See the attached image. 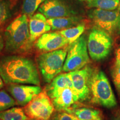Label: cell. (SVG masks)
Listing matches in <instances>:
<instances>
[{"instance_id":"8992f818","label":"cell","mask_w":120,"mask_h":120,"mask_svg":"<svg viewBox=\"0 0 120 120\" xmlns=\"http://www.w3.org/2000/svg\"><path fill=\"white\" fill-rule=\"evenodd\" d=\"M112 37L100 28H94L88 35L87 49L89 56L95 61H101L109 56L112 47Z\"/></svg>"},{"instance_id":"d6986e66","label":"cell","mask_w":120,"mask_h":120,"mask_svg":"<svg viewBox=\"0 0 120 120\" xmlns=\"http://www.w3.org/2000/svg\"><path fill=\"white\" fill-rule=\"evenodd\" d=\"M86 3L90 8L115 10L117 8L120 0H80Z\"/></svg>"},{"instance_id":"7c38bea8","label":"cell","mask_w":120,"mask_h":120,"mask_svg":"<svg viewBox=\"0 0 120 120\" xmlns=\"http://www.w3.org/2000/svg\"><path fill=\"white\" fill-rule=\"evenodd\" d=\"M69 45L66 39L59 32L45 33L37 39L35 47L40 51L51 52Z\"/></svg>"},{"instance_id":"4fadbf2b","label":"cell","mask_w":120,"mask_h":120,"mask_svg":"<svg viewBox=\"0 0 120 120\" xmlns=\"http://www.w3.org/2000/svg\"><path fill=\"white\" fill-rule=\"evenodd\" d=\"M51 100L57 111H68L76 102L79 101L74 90L69 87L63 89Z\"/></svg>"},{"instance_id":"484cf974","label":"cell","mask_w":120,"mask_h":120,"mask_svg":"<svg viewBox=\"0 0 120 120\" xmlns=\"http://www.w3.org/2000/svg\"><path fill=\"white\" fill-rule=\"evenodd\" d=\"M4 46H5V41H4V33H3L2 30L0 28V53L2 51Z\"/></svg>"},{"instance_id":"603a6c76","label":"cell","mask_w":120,"mask_h":120,"mask_svg":"<svg viewBox=\"0 0 120 120\" xmlns=\"http://www.w3.org/2000/svg\"><path fill=\"white\" fill-rule=\"evenodd\" d=\"M111 73L114 85L120 94V65L115 62L112 67Z\"/></svg>"},{"instance_id":"9a60e30c","label":"cell","mask_w":120,"mask_h":120,"mask_svg":"<svg viewBox=\"0 0 120 120\" xmlns=\"http://www.w3.org/2000/svg\"><path fill=\"white\" fill-rule=\"evenodd\" d=\"M67 87L73 89L72 82L69 72L58 75L52 79L45 90L49 98L51 99L56 96L63 89Z\"/></svg>"},{"instance_id":"d4e9b609","label":"cell","mask_w":120,"mask_h":120,"mask_svg":"<svg viewBox=\"0 0 120 120\" xmlns=\"http://www.w3.org/2000/svg\"><path fill=\"white\" fill-rule=\"evenodd\" d=\"M73 115L67 111H57L51 118L50 120H73Z\"/></svg>"},{"instance_id":"4316f807","label":"cell","mask_w":120,"mask_h":120,"mask_svg":"<svg viewBox=\"0 0 120 120\" xmlns=\"http://www.w3.org/2000/svg\"><path fill=\"white\" fill-rule=\"evenodd\" d=\"M115 62L120 65V45L116 52V62Z\"/></svg>"},{"instance_id":"d6a6232c","label":"cell","mask_w":120,"mask_h":120,"mask_svg":"<svg viewBox=\"0 0 120 120\" xmlns=\"http://www.w3.org/2000/svg\"></svg>"},{"instance_id":"ba28073f","label":"cell","mask_w":120,"mask_h":120,"mask_svg":"<svg viewBox=\"0 0 120 120\" xmlns=\"http://www.w3.org/2000/svg\"><path fill=\"white\" fill-rule=\"evenodd\" d=\"M23 109L30 119L37 120H50L55 110L45 90L26 105Z\"/></svg>"},{"instance_id":"8fae6325","label":"cell","mask_w":120,"mask_h":120,"mask_svg":"<svg viewBox=\"0 0 120 120\" xmlns=\"http://www.w3.org/2000/svg\"><path fill=\"white\" fill-rule=\"evenodd\" d=\"M38 11L48 19L75 15L62 0H45L38 7Z\"/></svg>"},{"instance_id":"277c9868","label":"cell","mask_w":120,"mask_h":120,"mask_svg":"<svg viewBox=\"0 0 120 120\" xmlns=\"http://www.w3.org/2000/svg\"><path fill=\"white\" fill-rule=\"evenodd\" d=\"M67 53V49H60L45 52L37 57V66L45 82L49 83L63 71Z\"/></svg>"},{"instance_id":"7a4b0ae2","label":"cell","mask_w":120,"mask_h":120,"mask_svg":"<svg viewBox=\"0 0 120 120\" xmlns=\"http://www.w3.org/2000/svg\"><path fill=\"white\" fill-rule=\"evenodd\" d=\"M5 49L12 53H23L32 46L27 16L23 14L15 19L4 32Z\"/></svg>"},{"instance_id":"ffe728a7","label":"cell","mask_w":120,"mask_h":120,"mask_svg":"<svg viewBox=\"0 0 120 120\" xmlns=\"http://www.w3.org/2000/svg\"><path fill=\"white\" fill-rule=\"evenodd\" d=\"M85 25L81 23L72 27L61 30L58 32L66 39L70 45L81 36L82 34L85 31Z\"/></svg>"},{"instance_id":"2e32d148","label":"cell","mask_w":120,"mask_h":120,"mask_svg":"<svg viewBox=\"0 0 120 120\" xmlns=\"http://www.w3.org/2000/svg\"><path fill=\"white\" fill-rule=\"evenodd\" d=\"M81 20L80 17L74 16L47 19L52 30H62L72 27L79 25Z\"/></svg>"},{"instance_id":"6da1fadb","label":"cell","mask_w":120,"mask_h":120,"mask_svg":"<svg viewBox=\"0 0 120 120\" xmlns=\"http://www.w3.org/2000/svg\"><path fill=\"white\" fill-rule=\"evenodd\" d=\"M0 75L4 83L29 84L40 86V75L32 60L17 55L0 57Z\"/></svg>"},{"instance_id":"f546056e","label":"cell","mask_w":120,"mask_h":120,"mask_svg":"<svg viewBox=\"0 0 120 120\" xmlns=\"http://www.w3.org/2000/svg\"><path fill=\"white\" fill-rule=\"evenodd\" d=\"M73 116H74V115H73ZM73 120H79V118H78L77 117H76V116H73Z\"/></svg>"},{"instance_id":"ac0fdd59","label":"cell","mask_w":120,"mask_h":120,"mask_svg":"<svg viewBox=\"0 0 120 120\" xmlns=\"http://www.w3.org/2000/svg\"><path fill=\"white\" fill-rule=\"evenodd\" d=\"M0 119L2 120H29L24 109L20 107L10 108L0 112Z\"/></svg>"},{"instance_id":"1f68e13d","label":"cell","mask_w":120,"mask_h":120,"mask_svg":"<svg viewBox=\"0 0 120 120\" xmlns=\"http://www.w3.org/2000/svg\"><path fill=\"white\" fill-rule=\"evenodd\" d=\"M0 120H1V119H0Z\"/></svg>"},{"instance_id":"44dd1931","label":"cell","mask_w":120,"mask_h":120,"mask_svg":"<svg viewBox=\"0 0 120 120\" xmlns=\"http://www.w3.org/2000/svg\"><path fill=\"white\" fill-rule=\"evenodd\" d=\"M45 0H23L22 11L23 14L31 17Z\"/></svg>"},{"instance_id":"4dcf8cb0","label":"cell","mask_w":120,"mask_h":120,"mask_svg":"<svg viewBox=\"0 0 120 120\" xmlns=\"http://www.w3.org/2000/svg\"><path fill=\"white\" fill-rule=\"evenodd\" d=\"M29 120H34V119H30Z\"/></svg>"},{"instance_id":"f1b7e54d","label":"cell","mask_w":120,"mask_h":120,"mask_svg":"<svg viewBox=\"0 0 120 120\" xmlns=\"http://www.w3.org/2000/svg\"><path fill=\"white\" fill-rule=\"evenodd\" d=\"M4 81L3 80L2 77H1V75H0V90L4 87Z\"/></svg>"},{"instance_id":"e0dca14e","label":"cell","mask_w":120,"mask_h":120,"mask_svg":"<svg viewBox=\"0 0 120 120\" xmlns=\"http://www.w3.org/2000/svg\"><path fill=\"white\" fill-rule=\"evenodd\" d=\"M71 113L81 120H103L102 115L98 109L89 107H81L68 110Z\"/></svg>"},{"instance_id":"3957f363","label":"cell","mask_w":120,"mask_h":120,"mask_svg":"<svg viewBox=\"0 0 120 120\" xmlns=\"http://www.w3.org/2000/svg\"><path fill=\"white\" fill-rule=\"evenodd\" d=\"M91 101L94 104L111 109L117 101L109 79L102 71L92 72L90 82Z\"/></svg>"},{"instance_id":"30bf717a","label":"cell","mask_w":120,"mask_h":120,"mask_svg":"<svg viewBox=\"0 0 120 120\" xmlns=\"http://www.w3.org/2000/svg\"><path fill=\"white\" fill-rule=\"evenodd\" d=\"M7 90L16 103L22 106L27 105L42 91L41 87L36 85L14 83L8 85Z\"/></svg>"},{"instance_id":"83f0119b","label":"cell","mask_w":120,"mask_h":120,"mask_svg":"<svg viewBox=\"0 0 120 120\" xmlns=\"http://www.w3.org/2000/svg\"><path fill=\"white\" fill-rule=\"evenodd\" d=\"M111 120H120V112H117L112 117Z\"/></svg>"},{"instance_id":"5b68a950","label":"cell","mask_w":120,"mask_h":120,"mask_svg":"<svg viewBox=\"0 0 120 120\" xmlns=\"http://www.w3.org/2000/svg\"><path fill=\"white\" fill-rule=\"evenodd\" d=\"M90 62L87 42L83 36L69 45L64 62L63 72H70L79 70Z\"/></svg>"},{"instance_id":"7402d4cb","label":"cell","mask_w":120,"mask_h":120,"mask_svg":"<svg viewBox=\"0 0 120 120\" xmlns=\"http://www.w3.org/2000/svg\"><path fill=\"white\" fill-rule=\"evenodd\" d=\"M16 104L17 103L12 96L4 90H0V112L10 109Z\"/></svg>"},{"instance_id":"5bb4252c","label":"cell","mask_w":120,"mask_h":120,"mask_svg":"<svg viewBox=\"0 0 120 120\" xmlns=\"http://www.w3.org/2000/svg\"><path fill=\"white\" fill-rule=\"evenodd\" d=\"M30 38L32 42L45 33L51 30L46 18L43 14L37 13L30 17L28 21Z\"/></svg>"},{"instance_id":"52a82bcc","label":"cell","mask_w":120,"mask_h":120,"mask_svg":"<svg viewBox=\"0 0 120 120\" xmlns=\"http://www.w3.org/2000/svg\"><path fill=\"white\" fill-rule=\"evenodd\" d=\"M88 16L97 28L111 37L120 34V12L118 10L95 8L89 12Z\"/></svg>"},{"instance_id":"cb8c5ba5","label":"cell","mask_w":120,"mask_h":120,"mask_svg":"<svg viewBox=\"0 0 120 120\" xmlns=\"http://www.w3.org/2000/svg\"><path fill=\"white\" fill-rule=\"evenodd\" d=\"M10 16V9L6 2L0 1V26L6 21Z\"/></svg>"},{"instance_id":"9c48e42d","label":"cell","mask_w":120,"mask_h":120,"mask_svg":"<svg viewBox=\"0 0 120 120\" xmlns=\"http://www.w3.org/2000/svg\"><path fill=\"white\" fill-rule=\"evenodd\" d=\"M92 71L91 68L85 66L79 70L70 72L73 87L79 101H84L89 98L90 82Z\"/></svg>"}]
</instances>
